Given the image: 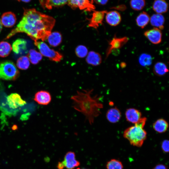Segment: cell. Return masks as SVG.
I'll return each mask as SVG.
<instances>
[{
  "instance_id": "obj_32",
  "label": "cell",
  "mask_w": 169,
  "mask_h": 169,
  "mask_svg": "<svg viewBox=\"0 0 169 169\" xmlns=\"http://www.w3.org/2000/svg\"><path fill=\"white\" fill-rule=\"evenodd\" d=\"M88 51L87 48L82 45L78 46L76 48L75 50L76 55L81 58L85 57L88 54Z\"/></svg>"
},
{
  "instance_id": "obj_29",
  "label": "cell",
  "mask_w": 169,
  "mask_h": 169,
  "mask_svg": "<svg viewBox=\"0 0 169 169\" xmlns=\"http://www.w3.org/2000/svg\"><path fill=\"white\" fill-rule=\"evenodd\" d=\"M152 58L151 55L147 54H142L139 57L140 64L144 67L150 66L152 63Z\"/></svg>"
},
{
  "instance_id": "obj_35",
  "label": "cell",
  "mask_w": 169,
  "mask_h": 169,
  "mask_svg": "<svg viewBox=\"0 0 169 169\" xmlns=\"http://www.w3.org/2000/svg\"><path fill=\"white\" fill-rule=\"evenodd\" d=\"M97 4L104 5H105L107 3L108 0H93Z\"/></svg>"
},
{
  "instance_id": "obj_16",
  "label": "cell",
  "mask_w": 169,
  "mask_h": 169,
  "mask_svg": "<svg viewBox=\"0 0 169 169\" xmlns=\"http://www.w3.org/2000/svg\"><path fill=\"white\" fill-rule=\"evenodd\" d=\"M150 21L151 25L155 28L160 30L164 28L165 18L161 14H153L150 18Z\"/></svg>"
},
{
  "instance_id": "obj_26",
  "label": "cell",
  "mask_w": 169,
  "mask_h": 169,
  "mask_svg": "<svg viewBox=\"0 0 169 169\" xmlns=\"http://www.w3.org/2000/svg\"><path fill=\"white\" fill-rule=\"evenodd\" d=\"M29 61L33 64H38L42 58V55L40 53L34 49L30 50L28 54Z\"/></svg>"
},
{
  "instance_id": "obj_1",
  "label": "cell",
  "mask_w": 169,
  "mask_h": 169,
  "mask_svg": "<svg viewBox=\"0 0 169 169\" xmlns=\"http://www.w3.org/2000/svg\"><path fill=\"white\" fill-rule=\"evenodd\" d=\"M24 10L21 20L5 39H9L18 33H24L34 41L39 39L45 41L51 33L55 24V19L34 8Z\"/></svg>"
},
{
  "instance_id": "obj_5",
  "label": "cell",
  "mask_w": 169,
  "mask_h": 169,
  "mask_svg": "<svg viewBox=\"0 0 169 169\" xmlns=\"http://www.w3.org/2000/svg\"><path fill=\"white\" fill-rule=\"evenodd\" d=\"M34 43L42 55L48 58L51 60L59 62L63 58V56L61 54L50 48L45 43L37 41H35Z\"/></svg>"
},
{
  "instance_id": "obj_14",
  "label": "cell",
  "mask_w": 169,
  "mask_h": 169,
  "mask_svg": "<svg viewBox=\"0 0 169 169\" xmlns=\"http://www.w3.org/2000/svg\"><path fill=\"white\" fill-rule=\"evenodd\" d=\"M125 116L127 121L135 124L141 118V113L137 109L130 108L126 110Z\"/></svg>"
},
{
  "instance_id": "obj_6",
  "label": "cell",
  "mask_w": 169,
  "mask_h": 169,
  "mask_svg": "<svg viewBox=\"0 0 169 169\" xmlns=\"http://www.w3.org/2000/svg\"><path fill=\"white\" fill-rule=\"evenodd\" d=\"M93 1V0H68L67 4L72 9L78 8L81 10L90 12L95 9Z\"/></svg>"
},
{
  "instance_id": "obj_22",
  "label": "cell",
  "mask_w": 169,
  "mask_h": 169,
  "mask_svg": "<svg viewBox=\"0 0 169 169\" xmlns=\"http://www.w3.org/2000/svg\"><path fill=\"white\" fill-rule=\"evenodd\" d=\"M168 124L167 122L163 119H159L153 124V127L155 131L159 133L165 132L167 130Z\"/></svg>"
},
{
  "instance_id": "obj_4",
  "label": "cell",
  "mask_w": 169,
  "mask_h": 169,
  "mask_svg": "<svg viewBox=\"0 0 169 169\" xmlns=\"http://www.w3.org/2000/svg\"><path fill=\"white\" fill-rule=\"evenodd\" d=\"M19 75L18 70L12 61H6L0 63V79L14 80Z\"/></svg>"
},
{
  "instance_id": "obj_34",
  "label": "cell",
  "mask_w": 169,
  "mask_h": 169,
  "mask_svg": "<svg viewBox=\"0 0 169 169\" xmlns=\"http://www.w3.org/2000/svg\"><path fill=\"white\" fill-rule=\"evenodd\" d=\"M152 169H168V168L166 165L161 164L156 165Z\"/></svg>"
},
{
  "instance_id": "obj_20",
  "label": "cell",
  "mask_w": 169,
  "mask_h": 169,
  "mask_svg": "<svg viewBox=\"0 0 169 169\" xmlns=\"http://www.w3.org/2000/svg\"><path fill=\"white\" fill-rule=\"evenodd\" d=\"M152 8L156 13L161 14L166 12L168 9V5L165 0H155Z\"/></svg>"
},
{
  "instance_id": "obj_17",
  "label": "cell",
  "mask_w": 169,
  "mask_h": 169,
  "mask_svg": "<svg viewBox=\"0 0 169 169\" xmlns=\"http://www.w3.org/2000/svg\"><path fill=\"white\" fill-rule=\"evenodd\" d=\"M42 6L48 9L59 7L67 4L68 0H39Z\"/></svg>"
},
{
  "instance_id": "obj_2",
  "label": "cell",
  "mask_w": 169,
  "mask_h": 169,
  "mask_svg": "<svg viewBox=\"0 0 169 169\" xmlns=\"http://www.w3.org/2000/svg\"><path fill=\"white\" fill-rule=\"evenodd\" d=\"M93 89L77 91L72 96V107L74 109L83 114L90 125L93 124L95 118L100 114L103 105L100 101V97L92 95Z\"/></svg>"
},
{
  "instance_id": "obj_27",
  "label": "cell",
  "mask_w": 169,
  "mask_h": 169,
  "mask_svg": "<svg viewBox=\"0 0 169 169\" xmlns=\"http://www.w3.org/2000/svg\"><path fill=\"white\" fill-rule=\"evenodd\" d=\"M12 48L10 44L6 41L0 42V57H5L11 52Z\"/></svg>"
},
{
  "instance_id": "obj_37",
  "label": "cell",
  "mask_w": 169,
  "mask_h": 169,
  "mask_svg": "<svg viewBox=\"0 0 169 169\" xmlns=\"http://www.w3.org/2000/svg\"><path fill=\"white\" fill-rule=\"evenodd\" d=\"M3 28V25L1 22V19H0V33L1 31Z\"/></svg>"
},
{
  "instance_id": "obj_31",
  "label": "cell",
  "mask_w": 169,
  "mask_h": 169,
  "mask_svg": "<svg viewBox=\"0 0 169 169\" xmlns=\"http://www.w3.org/2000/svg\"><path fill=\"white\" fill-rule=\"evenodd\" d=\"M145 0H131L130 4L131 8L136 11L142 10L145 6Z\"/></svg>"
},
{
  "instance_id": "obj_30",
  "label": "cell",
  "mask_w": 169,
  "mask_h": 169,
  "mask_svg": "<svg viewBox=\"0 0 169 169\" xmlns=\"http://www.w3.org/2000/svg\"><path fill=\"white\" fill-rule=\"evenodd\" d=\"M107 169H123L122 163L116 159H112L108 161L106 164Z\"/></svg>"
},
{
  "instance_id": "obj_24",
  "label": "cell",
  "mask_w": 169,
  "mask_h": 169,
  "mask_svg": "<svg viewBox=\"0 0 169 169\" xmlns=\"http://www.w3.org/2000/svg\"><path fill=\"white\" fill-rule=\"evenodd\" d=\"M168 71L166 65L162 62H157L155 64L153 68L154 74L158 76L164 75Z\"/></svg>"
},
{
  "instance_id": "obj_12",
  "label": "cell",
  "mask_w": 169,
  "mask_h": 169,
  "mask_svg": "<svg viewBox=\"0 0 169 169\" xmlns=\"http://www.w3.org/2000/svg\"><path fill=\"white\" fill-rule=\"evenodd\" d=\"M17 18L15 14L12 12L4 13L1 17V22L3 25L7 28L13 27L16 23Z\"/></svg>"
},
{
  "instance_id": "obj_21",
  "label": "cell",
  "mask_w": 169,
  "mask_h": 169,
  "mask_svg": "<svg viewBox=\"0 0 169 169\" xmlns=\"http://www.w3.org/2000/svg\"><path fill=\"white\" fill-rule=\"evenodd\" d=\"M102 61L101 55L95 51H90L86 58L87 63L93 66H97L100 64Z\"/></svg>"
},
{
  "instance_id": "obj_19",
  "label": "cell",
  "mask_w": 169,
  "mask_h": 169,
  "mask_svg": "<svg viewBox=\"0 0 169 169\" xmlns=\"http://www.w3.org/2000/svg\"><path fill=\"white\" fill-rule=\"evenodd\" d=\"M27 43L23 39L19 38L16 40L12 45V49L16 54H21L27 49Z\"/></svg>"
},
{
  "instance_id": "obj_7",
  "label": "cell",
  "mask_w": 169,
  "mask_h": 169,
  "mask_svg": "<svg viewBox=\"0 0 169 169\" xmlns=\"http://www.w3.org/2000/svg\"><path fill=\"white\" fill-rule=\"evenodd\" d=\"M128 41V38L126 37L117 38L115 36L109 42V46L106 51V59L110 54L113 50L121 48Z\"/></svg>"
},
{
  "instance_id": "obj_11",
  "label": "cell",
  "mask_w": 169,
  "mask_h": 169,
  "mask_svg": "<svg viewBox=\"0 0 169 169\" xmlns=\"http://www.w3.org/2000/svg\"><path fill=\"white\" fill-rule=\"evenodd\" d=\"M34 100L38 104L47 105L51 102L52 97L48 91L41 90L35 94Z\"/></svg>"
},
{
  "instance_id": "obj_38",
  "label": "cell",
  "mask_w": 169,
  "mask_h": 169,
  "mask_svg": "<svg viewBox=\"0 0 169 169\" xmlns=\"http://www.w3.org/2000/svg\"><path fill=\"white\" fill-rule=\"evenodd\" d=\"M20 1H21L22 2H25V3H28L30 2L31 0H19Z\"/></svg>"
},
{
  "instance_id": "obj_40",
  "label": "cell",
  "mask_w": 169,
  "mask_h": 169,
  "mask_svg": "<svg viewBox=\"0 0 169 169\" xmlns=\"http://www.w3.org/2000/svg\"><path fill=\"white\" fill-rule=\"evenodd\" d=\"M17 1H20L19 0H17Z\"/></svg>"
},
{
  "instance_id": "obj_18",
  "label": "cell",
  "mask_w": 169,
  "mask_h": 169,
  "mask_svg": "<svg viewBox=\"0 0 169 169\" xmlns=\"http://www.w3.org/2000/svg\"><path fill=\"white\" fill-rule=\"evenodd\" d=\"M121 117V113L116 107L109 109L106 113V117L108 120L112 123H115L120 120Z\"/></svg>"
},
{
  "instance_id": "obj_3",
  "label": "cell",
  "mask_w": 169,
  "mask_h": 169,
  "mask_svg": "<svg viewBox=\"0 0 169 169\" xmlns=\"http://www.w3.org/2000/svg\"><path fill=\"white\" fill-rule=\"evenodd\" d=\"M146 118L141 117L135 125L126 129L123 133L124 137L127 139L132 145L141 147L147 137V132L144 129Z\"/></svg>"
},
{
  "instance_id": "obj_33",
  "label": "cell",
  "mask_w": 169,
  "mask_h": 169,
  "mask_svg": "<svg viewBox=\"0 0 169 169\" xmlns=\"http://www.w3.org/2000/svg\"><path fill=\"white\" fill-rule=\"evenodd\" d=\"M161 147L162 151L165 153H167L169 151V141L167 140H165L162 142Z\"/></svg>"
},
{
  "instance_id": "obj_28",
  "label": "cell",
  "mask_w": 169,
  "mask_h": 169,
  "mask_svg": "<svg viewBox=\"0 0 169 169\" xmlns=\"http://www.w3.org/2000/svg\"><path fill=\"white\" fill-rule=\"evenodd\" d=\"M17 67L20 69L26 70L29 68L30 62L27 56H23L19 58L17 61Z\"/></svg>"
},
{
  "instance_id": "obj_10",
  "label": "cell",
  "mask_w": 169,
  "mask_h": 169,
  "mask_svg": "<svg viewBox=\"0 0 169 169\" xmlns=\"http://www.w3.org/2000/svg\"><path fill=\"white\" fill-rule=\"evenodd\" d=\"M107 13L106 10L95 11L90 19L89 27L97 29L100 24H102L104 16Z\"/></svg>"
},
{
  "instance_id": "obj_39",
  "label": "cell",
  "mask_w": 169,
  "mask_h": 169,
  "mask_svg": "<svg viewBox=\"0 0 169 169\" xmlns=\"http://www.w3.org/2000/svg\"><path fill=\"white\" fill-rule=\"evenodd\" d=\"M77 169H79V168H78ZM87 169L82 168V169Z\"/></svg>"
},
{
  "instance_id": "obj_13",
  "label": "cell",
  "mask_w": 169,
  "mask_h": 169,
  "mask_svg": "<svg viewBox=\"0 0 169 169\" xmlns=\"http://www.w3.org/2000/svg\"><path fill=\"white\" fill-rule=\"evenodd\" d=\"M75 154L72 151L68 152L64 156L63 162L67 169H74L80 165L79 162L76 160Z\"/></svg>"
},
{
  "instance_id": "obj_9",
  "label": "cell",
  "mask_w": 169,
  "mask_h": 169,
  "mask_svg": "<svg viewBox=\"0 0 169 169\" xmlns=\"http://www.w3.org/2000/svg\"><path fill=\"white\" fill-rule=\"evenodd\" d=\"M144 35L152 44H158L161 41L162 33L161 30L154 27L144 33Z\"/></svg>"
},
{
  "instance_id": "obj_15",
  "label": "cell",
  "mask_w": 169,
  "mask_h": 169,
  "mask_svg": "<svg viewBox=\"0 0 169 169\" xmlns=\"http://www.w3.org/2000/svg\"><path fill=\"white\" fill-rule=\"evenodd\" d=\"M105 19L110 25L115 26L118 25L121 21V17L120 13L116 11H112L106 13Z\"/></svg>"
},
{
  "instance_id": "obj_36",
  "label": "cell",
  "mask_w": 169,
  "mask_h": 169,
  "mask_svg": "<svg viewBox=\"0 0 169 169\" xmlns=\"http://www.w3.org/2000/svg\"><path fill=\"white\" fill-rule=\"evenodd\" d=\"M57 167L58 169H63L65 167L63 161L59 162Z\"/></svg>"
},
{
  "instance_id": "obj_23",
  "label": "cell",
  "mask_w": 169,
  "mask_h": 169,
  "mask_svg": "<svg viewBox=\"0 0 169 169\" xmlns=\"http://www.w3.org/2000/svg\"><path fill=\"white\" fill-rule=\"evenodd\" d=\"M49 44L53 47H57L61 43L62 37L58 32L51 33L47 39Z\"/></svg>"
},
{
  "instance_id": "obj_8",
  "label": "cell",
  "mask_w": 169,
  "mask_h": 169,
  "mask_svg": "<svg viewBox=\"0 0 169 169\" xmlns=\"http://www.w3.org/2000/svg\"><path fill=\"white\" fill-rule=\"evenodd\" d=\"M6 103L8 107L12 109H16L26 104V102L21 98L18 94L16 93L11 94L8 96Z\"/></svg>"
},
{
  "instance_id": "obj_25",
  "label": "cell",
  "mask_w": 169,
  "mask_h": 169,
  "mask_svg": "<svg viewBox=\"0 0 169 169\" xmlns=\"http://www.w3.org/2000/svg\"><path fill=\"white\" fill-rule=\"evenodd\" d=\"M150 17L148 14L143 12L137 16L136 19L137 25L142 28H144L150 21Z\"/></svg>"
}]
</instances>
